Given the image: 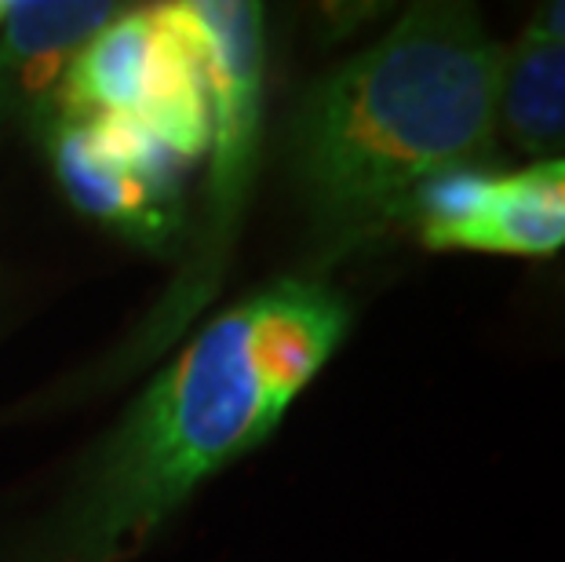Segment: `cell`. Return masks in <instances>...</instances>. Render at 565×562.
<instances>
[{"label":"cell","instance_id":"obj_1","mask_svg":"<svg viewBox=\"0 0 565 562\" xmlns=\"http://www.w3.org/2000/svg\"><path fill=\"white\" fill-rule=\"evenodd\" d=\"M351 329L332 285L288 278L212 318L99 453L55 537L52 562L139 555L190 494L245 457Z\"/></svg>","mask_w":565,"mask_h":562},{"label":"cell","instance_id":"obj_2","mask_svg":"<svg viewBox=\"0 0 565 562\" xmlns=\"http://www.w3.org/2000/svg\"><path fill=\"white\" fill-rule=\"evenodd\" d=\"M500 63L471 4L430 0L307 92L292 172L324 245L376 237L435 179L482 169L500 136Z\"/></svg>","mask_w":565,"mask_h":562},{"label":"cell","instance_id":"obj_3","mask_svg":"<svg viewBox=\"0 0 565 562\" xmlns=\"http://www.w3.org/2000/svg\"><path fill=\"white\" fill-rule=\"evenodd\" d=\"M179 11L198 44L212 103L209 216L186 271L139 340V354L142 347L158 351L172 340L220 285L248 194L263 121V8L245 0H190L179 4Z\"/></svg>","mask_w":565,"mask_h":562},{"label":"cell","instance_id":"obj_4","mask_svg":"<svg viewBox=\"0 0 565 562\" xmlns=\"http://www.w3.org/2000/svg\"><path fill=\"white\" fill-rule=\"evenodd\" d=\"M55 117L139 125L186 165L209 153V81L179 4L117 11L70 63Z\"/></svg>","mask_w":565,"mask_h":562},{"label":"cell","instance_id":"obj_5","mask_svg":"<svg viewBox=\"0 0 565 562\" xmlns=\"http://www.w3.org/2000/svg\"><path fill=\"white\" fill-rule=\"evenodd\" d=\"M44 128L52 169L81 212L147 245L175 234L186 161L161 139L114 117H55Z\"/></svg>","mask_w":565,"mask_h":562},{"label":"cell","instance_id":"obj_6","mask_svg":"<svg viewBox=\"0 0 565 562\" xmlns=\"http://www.w3.org/2000/svg\"><path fill=\"white\" fill-rule=\"evenodd\" d=\"M408 220L430 253L551 259L565 248V158L441 176L419 190Z\"/></svg>","mask_w":565,"mask_h":562},{"label":"cell","instance_id":"obj_7","mask_svg":"<svg viewBox=\"0 0 565 562\" xmlns=\"http://www.w3.org/2000/svg\"><path fill=\"white\" fill-rule=\"evenodd\" d=\"M117 4L15 0L0 19V114L52 121L58 88L77 52L117 15Z\"/></svg>","mask_w":565,"mask_h":562},{"label":"cell","instance_id":"obj_8","mask_svg":"<svg viewBox=\"0 0 565 562\" xmlns=\"http://www.w3.org/2000/svg\"><path fill=\"white\" fill-rule=\"evenodd\" d=\"M497 131L533 161L565 158V38L525 26L503 47Z\"/></svg>","mask_w":565,"mask_h":562},{"label":"cell","instance_id":"obj_9","mask_svg":"<svg viewBox=\"0 0 565 562\" xmlns=\"http://www.w3.org/2000/svg\"><path fill=\"white\" fill-rule=\"evenodd\" d=\"M4 4H8V0H0V19H4Z\"/></svg>","mask_w":565,"mask_h":562}]
</instances>
